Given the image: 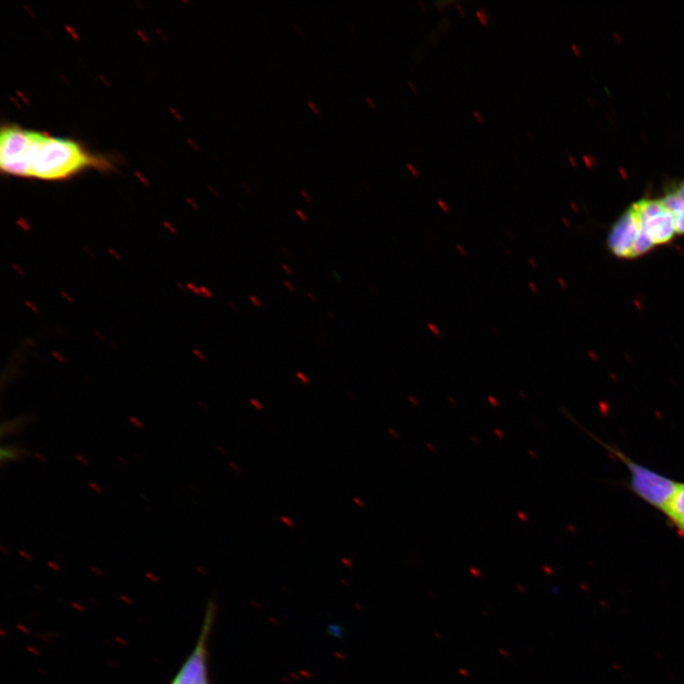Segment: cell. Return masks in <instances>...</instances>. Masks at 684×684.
I'll list each match as a JSON object with an SVG mask.
<instances>
[{
	"instance_id": "obj_1",
	"label": "cell",
	"mask_w": 684,
	"mask_h": 684,
	"mask_svg": "<svg viewBox=\"0 0 684 684\" xmlns=\"http://www.w3.org/2000/svg\"><path fill=\"white\" fill-rule=\"evenodd\" d=\"M105 166L72 140L16 126L4 128L0 134V168L9 175L57 181Z\"/></svg>"
},
{
	"instance_id": "obj_2",
	"label": "cell",
	"mask_w": 684,
	"mask_h": 684,
	"mask_svg": "<svg viewBox=\"0 0 684 684\" xmlns=\"http://www.w3.org/2000/svg\"><path fill=\"white\" fill-rule=\"evenodd\" d=\"M600 443L628 469L632 492L644 500L646 503L665 514L669 502L680 483L633 461L620 450L606 445L603 441H600Z\"/></svg>"
},
{
	"instance_id": "obj_13",
	"label": "cell",
	"mask_w": 684,
	"mask_h": 684,
	"mask_svg": "<svg viewBox=\"0 0 684 684\" xmlns=\"http://www.w3.org/2000/svg\"><path fill=\"white\" fill-rule=\"evenodd\" d=\"M308 108L311 109V111L315 114V116H321V110L316 107V105L312 102L308 101L307 103Z\"/></svg>"
},
{
	"instance_id": "obj_19",
	"label": "cell",
	"mask_w": 684,
	"mask_h": 684,
	"mask_svg": "<svg viewBox=\"0 0 684 684\" xmlns=\"http://www.w3.org/2000/svg\"><path fill=\"white\" fill-rule=\"evenodd\" d=\"M228 466H230L235 472L242 473V469L237 463L230 461L228 462Z\"/></svg>"
},
{
	"instance_id": "obj_10",
	"label": "cell",
	"mask_w": 684,
	"mask_h": 684,
	"mask_svg": "<svg viewBox=\"0 0 684 684\" xmlns=\"http://www.w3.org/2000/svg\"><path fill=\"white\" fill-rule=\"evenodd\" d=\"M249 301H250L251 303H253V305H254V306L255 307H257V308H263V307L264 306V303H263V302H262V301H261V300H260V299L258 298V296H256V295H249Z\"/></svg>"
},
{
	"instance_id": "obj_25",
	"label": "cell",
	"mask_w": 684,
	"mask_h": 684,
	"mask_svg": "<svg viewBox=\"0 0 684 684\" xmlns=\"http://www.w3.org/2000/svg\"><path fill=\"white\" fill-rule=\"evenodd\" d=\"M353 501H354V503L359 508H363L365 506L364 502H362V500H360L358 497H354Z\"/></svg>"
},
{
	"instance_id": "obj_23",
	"label": "cell",
	"mask_w": 684,
	"mask_h": 684,
	"mask_svg": "<svg viewBox=\"0 0 684 684\" xmlns=\"http://www.w3.org/2000/svg\"><path fill=\"white\" fill-rule=\"evenodd\" d=\"M306 295H307V298H308V299H309V300H310V301H311V302H312V303H313L314 305H316V304L318 303V301H317V299H316V295H314L313 293H311V292H307V293H306Z\"/></svg>"
},
{
	"instance_id": "obj_20",
	"label": "cell",
	"mask_w": 684,
	"mask_h": 684,
	"mask_svg": "<svg viewBox=\"0 0 684 684\" xmlns=\"http://www.w3.org/2000/svg\"><path fill=\"white\" fill-rule=\"evenodd\" d=\"M284 285H285V286L286 287V289H287V290H288V291H289L290 293H293V294H294V293H295V292H296V289H295V285H293L292 283H290V282H288V281H285V282H284Z\"/></svg>"
},
{
	"instance_id": "obj_30",
	"label": "cell",
	"mask_w": 684,
	"mask_h": 684,
	"mask_svg": "<svg viewBox=\"0 0 684 684\" xmlns=\"http://www.w3.org/2000/svg\"><path fill=\"white\" fill-rule=\"evenodd\" d=\"M530 287H531V289H532V290L534 291V293H538V288H537V286H536V285H534V283H532V282H531V283H530Z\"/></svg>"
},
{
	"instance_id": "obj_4",
	"label": "cell",
	"mask_w": 684,
	"mask_h": 684,
	"mask_svg": "<svg viewBox=\"0 0 684 684\" xmlns=\"http://www.w3.org/2000/svg\"><path fill=\"white\" fill-rule=\"evenodd\" d=\"M215 606L205 611L201 632L192 652L182 664L171 684H211L209 674V641L214 625Z\"/></svg>"
},
{
	"instance_id": "obj_8",
	"label": "cell",
	"mask_w": 684,
	"mask_h": 684,
	"mask_svg": "<svg viewBox=\"0 0 684 684\" xmlns=\"http://www.w3.org/2000/svg\"><path fill=\"white\" fill-rule=\"evenodd\" d=\"M23 452H25V451L16 449L15 447H3L2 461L3 463H5V461H17L18 459L22 458Z\"/></svg>"
},
{
	"instance_id": "obj_21",
	"label": "cell",
	"mask_w": 684,
	"mask_h": 684,
	"mask_svg": "<svg viewBox=\"0 0 684 684\" xmlns=\"http://www.w3.org/2000/svg\"><path fill=\"white\" fill-rule=\"evenodd\" d=\"M472 114H473V117H474V118H475V119H477V121H478L479 123L484 124V122H485V121H484V119L482 118V114H481V113H479V112H478V111H476V110H473V111H472Z\"/></svg>"
},
{
	"instance_id": "obj_29",
	"label": "cell",
	"mask_w": 684,
	"mask_h": 684,
	"mask_svg": "<svg viewBox=\"0 0 684 684\" xmlns=\"http://www.w3.org/2000/svg\"><path fill=\"white\" fill-rule=\"evenodd\" d=\"M407 83H408V85H409V88H412V89L415 91V93H418V89H417V88L415 87V85H414V83L412 81H408Z\"/></svg>"
},
{
	"instance_id": "obj_9",
	"label": "cell",
	"mask_w": 684,
	"mask_h": 684,
	"mask_svg": "<svg viewBox=\"0 0 684 684\" xmlns=\"http://www.w3.org/2000/svg\"><path fill=\"white\" fill-rule=\"evenodd\" d=\"M475 15L477 18L479 19V21H481L483 26H487V23L489 21V16L484 8H481V10H477L475 12Z\"/></svg>"
},
{
	"instance_id": "obj_5",
	"label": "cell",
	"mask_w": 684,
	"mask_h": 684,
	"mask_svg": "<svg viewBox=\"0 0 684 684\" xmlns=\"http://www.w3.org/2000/svg\"><path fill=\"white\" fill-rule=\"evenodd\" d=\"M643 233L654 245L669 244L676 236L672 214L660 199L644 198L632 204Z\"/></svg>"
},
{
	"instance_id": "obj_27",
	"label": "cell",
	"mask_w": 684,
	"mask_h": 684,
	"mask_svg": "<svg viewBox=\"0 0 684 684\" xmlns=\"http://www.w3.org/2000/svg\"><path fill=\"white\" fill-rule=\"evenodd\" d=\"M294 28L295 29L296 32L300 34L302 37L304 38L306 37V34L302 31V29L298 26L294 25Z\"/></svg>"
},
{
	"instance_id": "obj_17",
	"label": "cell",
	"mask_w": 684,
	"mask_h": 684,
	"mask_svg": "<svg viewBox=\"0 0 684 684\" xmlns=\"http://www.w3.org/2000/svg\"><path fill=\"white\" fill-rule=\"evenodd\" d=\"M406 168H407V170H408V171H409L410 173H412V175H413V176H415V177H419V175H420V172H419V171L417 170V168H415V167H414V166H413L412 164H407V165H406Z\"/></svg>"
},
{
	"instance_id": "obj_36",
	"label": "cell",
	"mask_w": 684,
	"mask_h": 684,
	"mask_svg": "<svg viewBox=\"0 0 684 684\" xmlns=\"http://www.w3.org/2000/svg\"><path fill=\"white\" fill-rule=\"evenodd\" d=\"M326 314L333 319V321H334V318L336 319V316L330 312H327Z\"/></svg>"
},
{
	"instance_id": "obj_12",
	"label": "cell",
	"mask_w": 684,
	"mask_h": 684,
	"mask_svg": "<svg viewBox=\"0 0 684 684\" xmlns=\"http://www.w3.org/2000/svg\"><path fill=\"white\" fill-rule=\"evenodd\" d=\"M281 521L285 524V526L289 529H293L295 527V523L293 520L290 517L287 516H281Z\"/></svg>"
},
{
	"instance_id": "obj_3",
	"label": "cell",
	"mask_w": 684,
	"mask_h": 684,
	"mask_svg": "<svg viewBox=\"0 0 684 684\" xmlns=\"http://www.w3.org/2000/svg\"><path fill=\"white\" fill-rule=\"evenodd\" d=\"M607 246L610 253L619 259H636L654 248V244L643 233L632 204L611 227Z\"/></svg>"
},
{
	"instance_id": "obj_31",
	"label": "cell",
	"mask_w": 684,
	"mask_h": 684,
	"mask_svg": "<svg viewBox=\"0 0 684 684\" xmlns=\"http://www.w3.org/2000/svg\"><path fill=\"white\" fill-rule=\"evenodd\" d=\"M242 188H243V189H244V191H245V192H246L247 193H253V191H251V190H250V189H249V188H248V187H247V186H246V185L244 184V182H242Z\"/></svg>"
},
{
	"instance_id": "obj_6",
	"label": "cell",
	"mask_w": 684,
	"mask_h": 684,
	"mask_svg": "<svg viewBox=\"0 0 684 684\" xmlns=\"http://www.w3.org/2000/svg\"><path fill=\"white\" fill-rule=\"evenodd\" d=\"M668 211L672 214L675 222L676 233L684 234V180L673 182L660 199Z\"/></svg>"
},
{
	"instance_id": "obj_32",
	"label": "cell",
	"mask_w": 684,
	"mask_h": 684,
	"mask_svg": "<svg viewBox=\"0 0 684 684\" xmlns=\"http://www.w3.org/2000/svg\"><path fill=\"white\" fill-rule=\"evenodd\" d=\"M456 7H458V8H459V10L461 11V14H462L463 16H466V12H465V10L463 9V7H462V6H461V5H460V4H456Z\"/></svg>"
},
{
	"instance_id": "obj_22",
	"label": "cell",
	"mask_w": 684,
	"mask_h": 684,
	"mask_svg": "<svg viewBox=\"0 0 684 684\" xmlns=\"http://www.w3.org/2000/svg\"><path fill=\"white\" fill-rule=\"evenodd\" d=\"M282 269L287 274L288 276H293L294 275V272H293L292 268L289 265H287L285 264H282Z\"/></svg>"
},
{
	"instance_id": "obj_14",
	"label": "cell",
	"mask_w": 684,
	"mask_h": 684,
	"mask_svg": "<svg viewBox=\"0 0 684 684\" xmlns=\"http://www.w3.org/2000/svg\"><path fill=\"white\" fill-rule=\"evenodd\" d=\"M295 376H296V378H299V379H300V380H301V381H302V382H303V383H304L305 385H309V384H310V379H309V378H308V377H307V376H306V375L305 373H302V372H296V373H295Z\"/></svg>"
},
{
	"instance_id": "obj_18",
	"label": "cell",
	"mask_w": 684,
	"mask_h": 684,
	"mask_svg": "<svg viewBox=\"0 0 684 684\" xmlns=\"http://www.w3.org/2000/svg\"><path fill=\"white\" fill-rule=\"evenodd\" d=\"M428 328H429V330H430V331H431V333H432L433 335H436V336H438V337H440V331L439 330V328H438V327H437V326H436L435 325H430V324H429V325H428Z\"/></svg>"
},
{
	"instance_id": "obj_15",
	"label": "cell",
	"mask_w": 684,
	"mask_h": 684,
	"mask_svg": "<svg viewBox=\"0 0 684 684\" xmlns=\"http://www.w3.org/2000/svg\"><path fill=\"white\" fill-rule=\"evenodd\" d=\"M295 213L296 216H298L300 218V220L302 222H304V223H307L308 222V217L306 216V214L303 211H301V210H295Z\"/></svg>"
},
{
	"instance_id": "obj_7",
	"label": "cell",
	"mask_w": 684,
	"mask_h": 684,
	"mask_svg": "<svg viewBox=\"0 0 684 684\" xmlns=\"http://www.w3.org/2000/svg\"><path fill=\"white\" fill-rule=\"evenodd\" d=\"M665 515L684 539V483H680L671 498Z\"/></svg>"
},
{
	"instance_id": "obj_34",
	"label": "cell",
	"mask_w": 684,
	"mask_h": 684,
	"mask_svg": "<svg viewBox=\"0 0 684 684\" xmlns=\"http://www.w3.org/2000/svg\"><path fill=\"white\" fill-rule=\"evenodd\" d=\"M529 262H530L532 267H534V269L537 268V264L534 262V259H529Z\"/></svg>"
},
{
	"instance_id": "obj_33",
	"label": "cell",
	"mask_w": 684,
	"mask_h": 684,
	"mask_svg": "<svg viewBox=\"0 0 684 684\" xmlns=\"http://www.w3.org/2000/svg\"><path fill=\"white\" fill-rule=\"evenodd\" d=\"M458 249L460 250V253H461V254H462L463 256H466V255H467V254H466V251H463V248H462V246H461V245H458Z\"/></svg>"
},
{
	"instance_id": "obj_35",
	"label": "cell",
	"mask_w": 684,
	"mask_h": 684,
	"mask_svg": "<svg viewBox=\"0 0 684 684\" xmlns=\"http://www.w3.org/2000/svg\"><path fill=\"white\" fill-rule=\"evenodd\" d=\"M216 448L220 452H222V454L225 455L227 453L223 447L217 446Z\"/></svg>"
},
{
	"instance_id": "obj_26",
	"label": "cell",
	"mask_w": 684,
	"mask_h": 684,
	"mask_svg": "<svg viewBox=\"0 0 684 684\" xmlns=\"http://www.w3.org/2000/svg\"><path fill=\"white\" fill-rule=\"evenodd\" d=\"M301 195L306 202H312L311 196L306 191H301Z\"/></svg>"
},
{
	"instance_id": "obj_28",
	"label": "cell",
	"mask_w": 684,
	"mask_h": 684,
	"mask_svg": "<svg viewBox=\"0 0 684 684\" xmlns=\"http://www.w3.org/2000/svg\"><path fill=\"white\" fill-rule=\"evenodd\" d=\"M227 306H230L233 311L239 312V308L237 306L232 302L227 303Z\"/></svg>"
},
{
	"instance_id": "obj_16",
	"label": "cell",
	"mask_w": 684,
	"mask_h": 684,
	"mask_svg": "<svg viewBox=\"0 0 684 684\" xmlns=\"http://www.w3.org/2000/svg\"><path fill=\"white\" fill-rule=\"evenodd\" d=\"M439 207L444 212H450L449 205L442 200H438Z\"/></svg>"
},
{
	"instance_id": "obj_11",
	"label": "cell",
	"mask_w": 684,
	"mask_h": 684,
	"mask_svg": "<svg viewBox=\"0 0 684 684\" xmlns=\"http://www.w3.org/2000/svg\"><path fill=\"white\" fill-rule=\"evenodd\" d=\"M249 403L251 404V406H254L257 410H260V412H262V410L264 409V406L263 405V403L256 399H250Z\"/></svg>"
},
{
	"instance_id": "obj_24",
	"label": "cell",
	"mask_w": 684,
	"mask_h": 684,
	"mask_svg": "<svg viewBox=\"0 0 684 684\" xmlns=\"http://www.w3.org/2000/svg\"><path fill=\"white\" fill-rule=\"evenodd\" d=\"M365 101H367V103H368V105L370 106V108H372L373 109H377V105H376L375 101H374V100H373V99H372L371 98H369V97H367V98H365Z\"/></svg>"
}]
</instances>
